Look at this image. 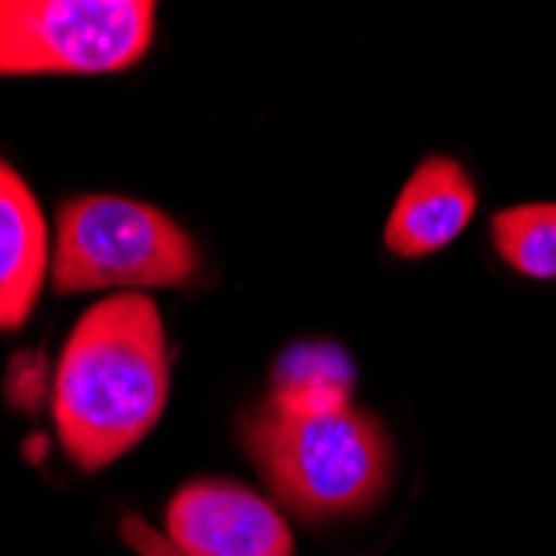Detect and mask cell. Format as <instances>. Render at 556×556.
Returning <instances> with one entry per match:
<instances>
[{
    "label": "cell",
    "mask_w": 556,
    "mask_h": 556,
    "mask_svg": "<svg viewBox=\"0 0 556 556\" xmlns=\"http://www.w3.org/2000/svg\"><path fill=\"white\" fill-rule=\"evenodd\" d=\"M170 343L147 293H111L80 314L64 340L50 414L67 460L97 473L130 453L164 417Z\"/></svg>",
    "instance_id": "obj_1"
},
{
    "label": "cell",
    "mask_w": 556,
    "mask_h": 556,
    "mask_svg": "<svg viewBox=\"0 0 556 556\" xmlns=\"http://www.w3.org/2000/svg\"><path fill=\"white\" fill-rule=\"evenodd\" d=\"M240 446L274 496L303 523L374 510L396 467L383 424L353 407L300 414L267 396L240 417Z\"/></svg>",
    "instance_id": "obj_2"
},
{
    "label": "cell",
    "mask_w": 556,
    "mask_h": 556,
    "mask_svg": "<svg viewBox=\"0 0 556 556\" xmlns=\"http://www.w3.org/2000/svg\"><path fill=\"white\" fill-rule=\"evenodd\" d=\"M200 270L193 237L161 207L121 193H84L58 211L50 287L58 293H143L184 287Z\"/></svg>",
    "instance_id": "obj_3"
},
{
    "label": "cell",
    "mask_w": 556,
    "mask_h": 556,
    "mask_svg": "<svg viewBox=\"0 0 556 556\" xmlns=\"http://www.w3.org/2000/svg\"><path fill=\"white\" fill-rule=\"evenodd\" d=\"M150 0H0V77H93L143 61Z\"/></svg>",
    "instance_id": "obj_4"
},
{
    "label": "cell",
    "mask_w": 556,
    "mask_h": 556,
    "mask_svg": "<svg viewBox=\"0 0 556 556\" xmlns=\"http://www.w3.org/2000/svg\"><path fill=\"white\" fill-rule=\"evenodd\" d=\"M164 536L184 556H293V533L267 496L237 480L184 483L164 514Z\"/></svg>",
    "instance_id": "obj_5"
},
{
    "label": "cell",
    "mask_w": 556,
    "mask_h": 556,
    "mask_svg": "<svg viewBox=\"0 0 556 556\" xmlns=\"http://www.w3.org/2000/svg\"><path fill=\"white\" fill-rule=\"evenodd\" d=\"M477 214V184L467 167L453 157L433 154L400 187L383 243L403 261H420L440 254L457 240Z\"/></svg>",
    "instance_id": "obj_6"
},
{
    "label": "cell",
    "mask_w": 556,
    "mask_h": 556,
    "mask_svg": "<svg viewBox=\"0 0 556 556\" xmlns=\"http://www.w3.org/2000/svg\"><path fill=\"white\" fill-rule=\"evenodd\" d=\"M50 224L30 184L0 157V330H21L50 280Z\"/></svg>",
    "instance_id": "obj_7"
},
{
    "label": "cell",
    "mask_w": 556,
    "mask_h": 556,
    "mask_svg": "<svg viewBox=\"0 0 556 556\" xmlns=\"http://www.w3.org/2000/svg\"><path fill=\"white\" fill-rule=\"evenodd\" d=\"M350 383L353 367L340 346L296 343L277 364L270 400L300 414H330L350 407Z\"/></svg>",
    "instance_id": "obj_8"
},
{
    "label": "cell",
    "mask_w": 556,
    "mask_h": 556,
    "mask_svg": "<svg viewBox=\"0 0 556 556\" xmlns=\"http://www.w3.org/2000/svg\"><path fill=\"white\" fill-rule=\"evenodd\" d=\"M496 257L530 280H556V200L514 204L493 214Z\"/></svg>",
    "instance_id": "obj_9"
},
{
    "label": "cell",
    "mask_w": 556,
    "mask_h": 556,
    "mask_svg": "<svg viewBox=\"0 0 556 556\" xmlns=\"http://www.w3.org/2000/svg\"><path fill=\"white\" fill-rule=\"evenodd\" d=\"M121 540L127 543V549H134L137 556H184L157 527H150L140 514H127L121 520Z\"/></svg>",
    "instance_id": "obj_10"
}]
</instances>
